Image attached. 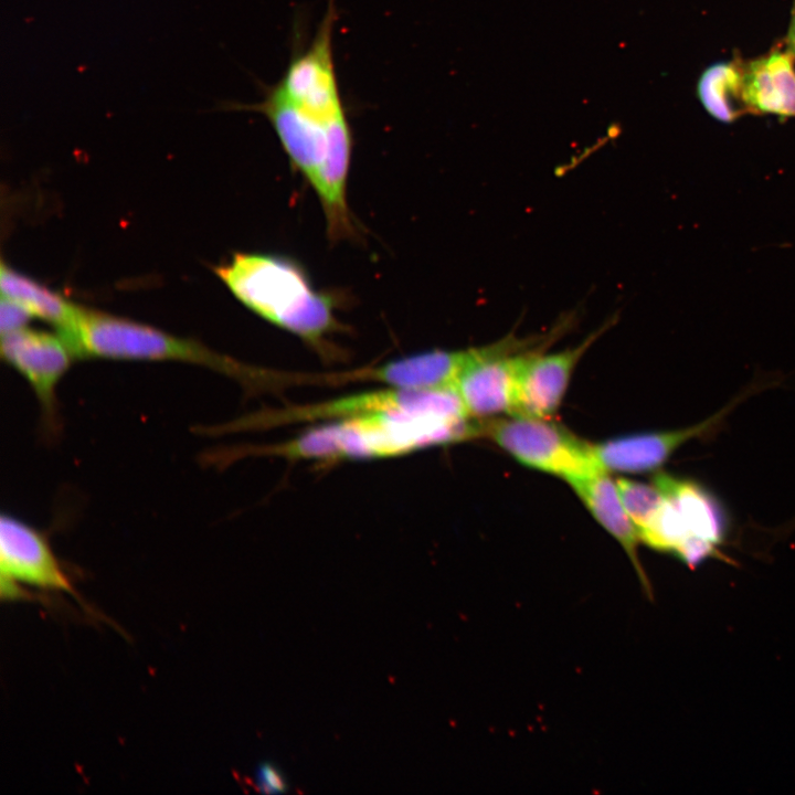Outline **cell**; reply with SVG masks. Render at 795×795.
Returning <instances> with one entry per match:
<instances>
[{
    "label": "cell",
    "instance_id": "8992f818",
    "mask_svg": "<svg viewBox=\"0 0 795 795\" xmlns=\"http://www.w3.org/2000/svg\"><path fill=\"white\" fill-rule=\"evenodd\" d=\"M1 354L32 389L41 409L43 431H61L56 389L76 358L61 335L22 328L1 336Z\"/></svg>",
    "mask_w": 795,
    "mask_h": 795
},
{
    "label": "cell",
    "instance_id": "7c38bea8",
    "mask_svg": "<svg viewBox=\"0 0 795 795\" xmlns=\"http://www.w3.org/2000/svg\"><path fill=\"white\" fill-rule=\"evenodd\" d=\"M653 483L675 506L689 538L716 552L728 530L718 499L698 483L666 473L656 474Z\"/></svg>",
    "mask_w": 795,
    "mask_h": 795
},
{
    "label": "cell",
    "instance_id": "277c9868",
    "mask_svg": "<svg viewBox=\"0 0 795 795\" xmlns=\"http://www.w3.org/2000/svg\"><path fill=\"white\" fill-rule=\"evenodd\" d=\"M65 339L76 358L180 361L212 369L242 385L251 372V365L214 352L195 340L83 308Z\"/></svg>",
    "mask_w": 795,
    "mask_h": 795
},
{
    "label": "cell",
    "instance_id": "3957f363",
    "mask_svg": "<svg viewBox=\"0 0 795 795\" xmlns=\"http://www.w3.org/2000/svg\"><path fill=\"white\" fill-rule=\"evenodd\" d=\"M215 274L257 316L331 354L327 337L339 330L337 299L315 289L299 264L274 254L236 253Z\"/></svg>",
    "mask_w": 795,
    "mask_h": 795
},
{
    "label": "cell",
    "instance_id": "6da1fadb",
    "mask_svg": "<svg viewBox=\"0 0 795 795\" xmlns=\"http://www.w3.org/2000/svg\"><path fill=\"white\" fill-rule=\"evenodd\" d=\"M262 91L261 102H222L219 108L264 115L320 204L330 211L346 208L353 137L335 62L321 56L293 59L282 77Z\"/></svg>",
    "mask_w": 795,
    "mask_h": 795
},
{
    "label": "cell",
    "instance_id": "2e32d148",
    "mask_svg": "<svg viewBox=\"0 0 795 795\" xmlns=\"http://www.w3.org/2000/svg\"><path fill=\"white\" fill-rule=\"evenodd\" d=\"M622 502L639 531L659 510L664 495L653 483L647 485L626 478L615 480Z\"/></svg>",
    "mask_w": 795,
    "mask_h": 795
},
{
    "label": "cell",
    "instance_id": "5bb4252c",
    "mask_svg": "<svg viewBox=\"0 0 795 795\" xmlns=\"http://www.w3.org/2000/svg\"><path fill=\"white\" fill-rule=\"evenodd\" d=\"M744 60L740 53L709 64L699 74L696 96L713 119L732 124L748 115L743 102Z\"/></svg>",
    "mask_w": 795,
    "mask_h": 795
},
{
    "label": "cell",
    "instance_id": "ac0fdd59",
    "mask_svg": "<svg viewBox=\"0 0 795 795\" xmlns=\"http://www.w3.org/2000/svg\"><path fill=\"white\" fill-rule=\"evenodd\" d=\"M255 785L263 793H282L288 788V783L282 770L271 762L258 765Z\"/></svg>",
    "mask_w": 795,
    "mask_h": 795
},
{
    "label": "cell",
    "instance_id": "ba28073f",
    "mask_svg": "<svg viewBox=\"0 0 795 795\" xmlns=\"http://www.w3.org/2000/svg\"><path fill=\"white\" fill-rule=\"evenodd\" d=\"M613 324L614 318H611L573 348L544 353L541 348L547 346H541L522 352L516 371L509 415L552 418L562 403L579 361Z\"/></svg>",
    "mask_w": 795,
    "mask_h": 795
},
{
    "label": "cell",
    "instance_id": "9c48e42d",
    "mask_svg": "<svg viewBox=\"0 0 795 795\" xmlns=\"http://www.w3.org/2000/svg\"><path fill=\"white\" fill-rule=\"evenodd\" d=\"M742 398L738 396L717 414L696 425L625 435L592 444L594 459L604 473L640 474L657 470L681 445L713 431Z\"/></svg>",
    "mask_w": 795,
    "mask_h": 795
},
{
    "label": "cell",
    "instance_id": "e0dca14e",
    "mask_svg": "<svg viewBox=\"0 0 795 795\" xmlns=\"http://www.w3.org/2000/svg\"><path fill=\"white\" fill-rule=\"evenodd\" d=\"M33 314L22 304L2 296L0 305L1 336L25 328Z\"/></svg>",
    "mask_w": 795,
    "mask_h": 795
},
{
    "label": "cell",
    "instance_id": "30bf717a",
    "mask_svg": "<svg viewBox=\"0 0 795 795\" xmlns=\"http://www.w3.org/2000/svg\"><path fill=\"white\" fill-rule=\"evenodd\" d=\"M1 577L46 590L73 592L45 536L19 518L0 519Z\"/></svg>",
    "mask_w": 795,
    "mask_h": 795
},
{
    "label": "cell",
    "instance_id": "9a60e30c",
    "mask_svg": "<svg viewBox=\"0 0 795 795\" xmlns=\"http://www.w3.org/2000/svg\"><path fill=\"white\" fill-rule=\"evenodd\" d=\"M0 288L2 296L22 304L33 316L51 322L59 333L73 326L81 310V307L4 263L1 264L0 269Z\"/></svg>",
    "mask_w": 795,
    "mask_h": 795
},
{
    "label": "cell",
    "instance_id": "52a82bcc",
    "mask_svg": "<svg viewBox=\"0 0 795 795\" xmlns=\"http://www.w3.org/2000/svg\"><path fill=\"white\" fill-rule=\"evenodd\" d=\"M560 326L549 335L518 338L515 335L486 344L481 356L459 375L454 389L469 415L477 420L510 413L519 358L526 350L547 346L561 335Z\"/></svg>",
    "mask_w": 795,
    "mask_h": 795
},
{
    "label": "cell",
    "instance_id": "5b68a950",
    "mask_svg": "<svg viewBox=\"0 0 795 795\" xmlns=\"http://www.w3.org/2000/svg\"><path fill=\"white\" fill-rule=\"evenodd\" d=\"M481 438L492 441L517 462L565 481L601 473L592 443L551 418L511 416L481 420Z\"/></svg>",
    "mask_w": 795,
    "mask_h": 795
},
{
    "label": "cell",
    "instance_id": "d6986e66",
    "mask_svg": "<svg viewBox=\"0 0 795 795\" xmlns=\"http://www.w3.org/2000/svg\"><path fill=\"white\" fill-rule=\"evenodd\" d=\"M784 44L795 55V0L793 1L791 19L784 39Z\"/></svg>",
    "mask_w": 795,
    "mask_h": 795
},
{
    "label": "cell",
    "instance_id": "7a4b0ae2",
    "mask_svg": "<svg viewBox=\"0 0 795 795\" xmlns=\"http://www.w3.org/2000/svg\"><path fill=\"white\" fill-rule=\"evenodd\" d=\"M481 421L467 412L454 388L416 390L406 402L381 411L328 421L272 445L287 459H378L431 446L480 438Z\"/></svg>",
    "mask_w": 795,
    "mask_h": 795
},
{
    "label": "cell",
    "instance_id": "8fae6325",
    "mask_svg": "<svg viewBox=\"0 0 795 795\" xmlns=\"http://www.w3.org/2000/svg\"><path fill=\"white\" fill-rule=\"evenodd\" d=\"M743 102L748 115L795 118V55L786 46L744 60Z\"/></svg>",
    "mask_w": 795,
    "mask_h": 795
},
{
    "label": "cell",
    "instance_id": "4fadbf2b",
    "mask_svg": "<svg viewBox=\"0 0 795 795\" xmlns=\"http://www.w3.org/2000/svg\"><path fill=\"white\" fill-rule=\"evenodd\" d=\"M568 484L597 522L619 542L644 589L650 594V585L637 552L638 543L642 542L639 533L622 502L615 481L607 473L601 471L572 479Z\"/></svg>",
    "mask_w": 795,
    "mask_h": 795
},
{
    "label": "cell",
    "instance_id": "ffe728a7",
    "mask_svg": "<svg viewBox=\"0 0 795 795\" xmlns=\"http://www.w3.org/2000/svg\"><path fill=\"white\" fill-rule=\"evenodd\" d=\"M353 234H354V232H353L351 235L347 236V237H350V236H352ZM328 237H329V236H328ZM347 237H343V239H347ZM329 239H331V237H329ZM331 240L338 241V240H342V239H337V240H336V239H331Z\"/></svg>",
    "mask_w": 795,
    "mask_h": 795
}]
</instances>
